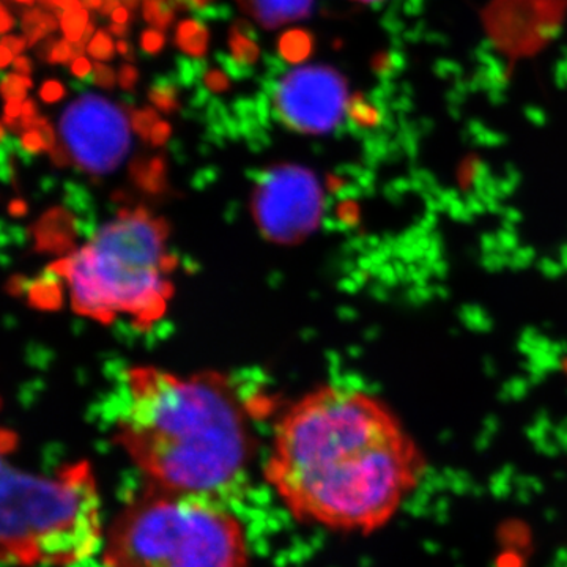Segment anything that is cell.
Instances as JSON below:
<instances>
[{
  "instance_id": "4",
  "label": "cell",
  "mask_w": 567,
  "mask_h": 567,
  "mask_svg": "<svg viewBox=\"0 0 567 567\" xmlns=\"http://www.w3.org/2000/svg\"><path fill=\"white\" fill-rule=\"evenodd\" d=\"M102 540V502L89 464L44 476L3 462V565H76L92 557Z\"/></svg>"
},
{
  "instance_id": "8",
  "label": "cell",
  "mask_w": 567,
  "mask_h": 567,
  "mask_svg": "<svg viewBox=\"0 0 567 567\" xmlns=\"http://www.w3.org/2000/svg\"><path fill=\"white\" fill-rule=\"evenodd\" d=\"M229 54L216 52L219 66L235 81L252 76V66L259 59L257 32L249 22L238 21L229 33Z\"/></svg>"
},
{
  "instance_id": "28",
  "label": "cell",
  "mask_w": 567,
  "mask_h": 567,
  "mask_svg": "<svg viewBox=\"0 0 567 567\" xmlns=\"http://www.w3.org/2000/svg\"><path fill=\"white\" fill-rule=\"evenodd\" d=\"M50 2L63 11L81 9L80 0H50Z\"/></svg>"
},
{
  "instance_id": "11",
  "label": "cell",
  "mask_w": 567,
  "mask_h": 567,
  "mask_svg": "<svg viewBox=\"0 0 567 567\" xmlns=\"http://www.w3.org/2000/svg\"><path fill=\"white\" fill-rule=\"evenodd\" d=\"M312 50V37L306 31L295 29L284 33L278 43L279 58L287 63L303 62Z\"/></svg>"
},
{
  "instance_id": "18",
  "label": "cell",
  "mask_w": 567,
  "mask_h": 567,
  "mask_svg": "<svg viewBox=\"0 0 567 567\" xmlns=\"http://www.w3.org/2000/svg\"><path fill=\"white\" fill-rule=\"evenodd\" d=\"M156 123H158V115L153 110H142L133 115V126L144 137H147L148 132L155 128Z\"/></svg>"
},
{
  "instance_id": "23",
  "label": "cell",
  "mask_w": 567,
  "mask_h": 567,
  "mask_svg": "<svg viewBox=\"0 0 567 567\" xmlns=\"http://www.w3.org/2000/svg\"><path fill=\"white\" fill-rule=\"evenodd\" d=\"M71 73H73V76L78 78V80L91 82V76L93 73L92 63L84 58L76 59V61L71 63Z\"/></svg>"
},
{
  "instance_id": "14",
  "label": "cell",
  "mask_w": 567,
  "mask_h": 567,
  "mask_svg": "<svg viewBox=\"0 0 567 567\" xmlns=\"http://www.w3.org/2000/svg\"><path fill=\"white\" fill-rule=\"evenodd\" d=\"M174 6L171 0H145L144 18L148 24L166 29L174 21Z\"/></svg>"
},
{
  "instance_id": "7",
  "label": "cell",
  "mask_w": 567,
  "mask_h": 567,
  "mask_svg": "<svg viewBox=\"0 0 567 567\" xmlns=\"http://www.w3.org/2000/svg\"><path fill=\"white\" fill-rule=\"evenodd\" d=\"M61 134L74 162L91 173L117 167L132 144L125 111L96 93H82L66 106Z\"/></svg>"
},
{
  "instance_id": "16",
  "label": "cell",
  "mask_w": 567,
  "mask_h": 567,
  "mask_svg": "<svg viewBox=\"0 0 567 567\" xmlns=\"http://www.w3.org/2000/svg\"><path fill=\"white\" fill-rule=\"evenodd\" d=\"M32 87V81L29 76H22V74L13 73L6 74L2 78V93L6 96L7 102L10 100H18V102H25V93Z\"/></svg>"
},
{
  "instance_id": "3",
  "label": "cell",
  "mask_w": 567,
  "mask_h": 567,
  "mask_svg": "<svg viewBox=\"0 0 567 567\" xmlns=\"http://www.w3.org/2000/svg\"><path fill=\"white\" fill-rule=\"evenodd\" d=\"M175 259L162 219L137 208L103 224L59 267L71 308L99 322L153 323L173 295Z\"/></svg>"
},
{
  "instance_id": "25",
  "label": "cell",
  "mask_w": 567,
  "mask_h": 567,
  "mask_svg": "<svg viewBox=\"0 0 567 567\" xmlns=\"http://www.w3.org/2000/svg\"><path fill=\"white\" fill-rule=\"evenodd\" d=\"M14 71L22 76H29L32 73V63L28 58H17L13 62Z\"/></svg>"
},
{
  "instance_id": "2",
  "label": "cell",
  "mask_w": 567,
  "mask_h": 567,
  "mask_svg": "<svg viewBox=\"0 0 567 567\" xmlns=\"http://www.w3.org/2000/svg\"><path fill=\"white\" fill-rule=\"evenodd\" d=\"M115 427L151 486L223 503L244 487L251 436L237 398L215 377L130 369Z\"/></svg>"
},
{
  "instance_id": "27",
  "label": "cell",
  "mask_w": 567,
  "mask_h": 567,
  "mask_svg": "<svg viewBox=\"0 0 567 567\" xmlns=\"http://www.w3.org/2000/svg\"><path fill=\"white\" fill-rule=\"evenodd\" d=\"M7 118H17L18 115H22V104L18 100H10L6 106Z\"/></svg>"
},
{
  "instance_id": "1",
  "label": "cell",
  "mask_w": 567,
  "mask_h": 567,
  "mask_svg": "<svg viewBox=\"0 0 567 567\" xmlns=\"http://www.w3.org/2000/svg\"><path fill=\"white\" fill-rule=\"evenodd\" d=\"M425 458L382 399L328 385L290 406L265 475L295 517L339 532H375L404 505Z\"/></svg>"
},
{
  "instance_id": "6",
  "label": "cell",
  "mask_w": 567,
  "mask_h": 567,
  "mask_svg": "<svg viewBox=\"0 0 567 567\" xmlns=\"http://www.w3.org/2000/svg\"><path fill=\"white\" fill-rule=\"evenodd\" d=\"M267 70L256 95L262 117L303 134H327L349 112V85L339 71L324 65L286 70L282 59L265 58Z\"/></svg>"
},
{
  "instance_id": "12",
  "label": "cell",
  "mask_w": 567,
  "mask_h": 567,
  "mask_svg": "<svg viewBox=\"0 0 567 567\" xmlns=\"http://www.w3.org/2000/svg\"><path fill=\"white\" fill-rule=\"evenodd\" d=\"M178 91H181V84L175 80L174 73H171L166 76H156L153 80L148 96L159 111L171 114V112L177 111Z\"/></svg>"
},
{
  "instance_id": "22",
  "label": "cell",
  "mask_w": 567,
  "mask_h": 567,
  "mask_svg": "<svg viewBox=\"0 0 567 567\" xmlns=\"http://www.w3.org/2000/svg\"><path fill=\"white\" fill-rule=\"evenodd\" d=\"M137 80H140V73L133 65H123L118 71V82H121L123 91H132Z\"/></svg>"
},
{
  "instance_id": "19",
  "label": "cell",
  "mask_w": 567,
  "mask_h": 567,
  "mask_svg": "<svg viewBox=\"0 0 567 567\" xmlns=\"http://www.w3.org/2000/svg\"><path fill=\"white\" fill-rule=\"evenodd\" d=\"M164 47V35L156 29H148L142 33L141 48L147 55L158 54Z\"/></svg>"
},
{
  "instance_id": "5",
  "label": "cell",
  "mask_w": 567,
  "mask_h": 567,
  "mask_svg": "<svg viewBox=\"0 0 567 567\" xmlns=\"http://www.w3.org/2000/svg\"><path fill=\"white\" fill-rule=\"evenodd\" d=\"M106 567H248L245 532L218 499L151 486L123 507L104 543Z\"/></svg>"
},
{
  "instance_id": "10",
  "label": "cell",
  "mask_w": 567,
  "mask_h": 567,
  "mask_svg": "<svg viewBox=\"0 0 567 567\" xmlns=\"http://www.w3.org/2000/svg\"><path fill=\"white\" fill-rule=\"evenodd\" d=\"M175 43L192 58H200L207 52L208 31L200 20L183 21L175 33Z\"/></svg>"
},
{
  "instance_id": "38",
  "label": "cell",
  "mask_w": 567,
  "mask_h": 567,
  "mask_svg": "<svg viewBox=\"0 0 567 567\" xmlns=\"http://www.w3.org/2000/svg\"><path fill=\"white\" fill-rule=\"evenodd\" d=\"M357 2H361V3H374V2H379V0H357Z\"/></svg>"
},
{
  "instance_id": "20",
  "label": "cell",
  "mask_w": 567,
  "mask_h": 567,
  "mask_svg": "<svg viewBox=\"0 0 567 567\" xmlns=\"http://www.w3.org/2000/svg\"><path fill=\"white\" fill-rule=\"evenodd\" d=\"M92 84L99 85L102 89H112L115 84V73L110 66L104 63H96L93 66V73L91 76Z\"/></svg>"
},
{
  "instance_id": "36",
  "label": "cell",
  "mask_w": 567,
  "mask_h": 567,
  "mask_svg": "<svg viewBox=\"0 0 567 567\" xmlns=\"http://www.w3.org/2000/svg\"><path fill=\"white\" fill-rule=\"evenodd\" d=\"M85 7L93 10H102L103 0H82Z\"/></svg>"
},
{
  "instance_id": "17",
  "label": "cell",
  "mask_w": 567,
  "mask_h": 567,
  "mask_svg": "<svg viewBox=\"0 0 567 567\" xmlns=\"http://www.w3.org/2000/svg\"><path fill=\"white\" fill-rule=\"evenodd\" d=\"M87 51L96 61H110L114 55V41L106 31H99L89 43Z\"/></svg>"
},
{
  "instance_id": "15",
  "label": "cell",
  "mask_w": 567,
  "mask_h": 567,
  "mask_svg": "<svg viewBox=\"0 0 567 567\" xmlns=\"http://www.w3.org/2000/svg\"><path fill=\"white\" fill-rule=\"evenodd\" d=\"M62 31L66 40L80 41L89 25L87 11L82 9L63 11L61 17Z\"/></svg>"
},
{
  "instance_id": "34",
  "label": "cell",
  "mask_w": 567,
  "mask_h": 567,
  "mask_svg": "<svg viewBox=\"0 0 567 567\" xmlns=\"http://www.w3.org/2000/svg\"><path fill=\"white\" fill-rule=\"evenodd\" d=\"M13 28V20H11L9 11H7L6 7L2 9V32H9V29Z\"/></svg>"
},
{
  "instance_id": "31",
  "label": "cell",
  "mask_w": 567,
  "mask_h": 567,
  "mask_svg": "<svg viewBox=\"0 0 567 567\" xmlns=\"http://www.w3.org/2000/svg\"><path fill=\"white\" fill-rule=\"evenodd\" d=\"M115 48H117V51L121 52L123 58L128 59V61H133V48L130 47L125 40L118 41V43L115 44Z\"/></svg>"
},
{
  "instance_id": "37",
  "label": "cell",
  "mask_w": 567,
  "mask_h": 567,
  "mask_svg": "<svg viewBox=\"0 0 567 567\" xmlns=\"http://www.w3.org/2000/svg\"><path fill=\"white\" fill-rule=\"evenodd\" d=\"M122 2L125 3L126 7H130V9H136L140 0H122Z\"/></svg>"
},
{
  "instance_id": "35",
  "label": "cell",
  "mask_w": 567,
  "mask_h": 567,
  "mask_svg": "<svg viewBox=\"0 0 567 567\" xmlns=\"http://www.w3.org/2000/svg\"><path fill=\"white\" fill-rule=\"evenodd\" d=\"M2 65L6 66V65H9L11 59H13V52H11L9 50V48L7 47H3L2 44Z\"/></svg>"
},
{
  "instance_id": "33",
  "label": "cell",
  "mask_w": 567,
  "mask_h": 567,
  "mask_svg": "<svg viewBox=\"0 0 567 567\" xmlns=\"http://www.w3.org/2000/svg\"><path fill=\"white\" fill-rule=\"evenodd\" d=\"M111 32L117 35L118 39H125L126 33H128V28H126V24H117V22H114V24L111 25Z\"/></svg>"
},
{
  "instance_id": "26",
  "label": "cell",
  "mask_w": 567,
  "mask_h": 567,
  "mask_svg": "<svg viewBox=\"0 0 567 567\" xmlns=\"http://www.w3.org/2000/svg\"><path fill=\"white\" fill-rule=\"evenodd\" d=\"M169 134V125L167 123L158 122L155 125V128L152 130V140L159 144V142L164 141V137Z\"/></svg>"
},
{
  "instance_id": "39",
  "label": "cell",
  "mask_w": 567,
  "mask_h": 567,
  "mask_svg": "<svg viewBox=\"0 0 567 567\" xmlns=\"http://www.w3.org/2000/svg\"><path fill=\"white\" fill-rule=\"evenodd\" d=\"M18 2L31 3V2H32V0H18Z\"/></svg>"
},
{
  "instance_id": "13",
  "label": "cell",
  "mask_w": 567,
  "mask_h": 567,
  "mask_svg": "<svg viewBox=\"0 0 567 567\" xmlns=\"http://www.w3.org/2000/svg\"><path fill=\"white\" fill-rule=\"evenodd\" d=\"M22 29L25 32V39L29 44H35L37 40L54 31L55 20L51 14L41 13V11H29L22 18Z\"/></svg>"
},
{
  "instance_id": "24",
  "label": "cell",
  "mask_w": 567,
  "mask_h": 567,
  "mask_svg": "<svg viewBox=\"0 0 567 567\" xmlns=\"http://www.w3.org/2000/svg\"><path fill=\"white\" fill-rule=\"evenodd\" d=\"M2 44L3 47L9 48L13 54H20V52L25 48V40L18 39V37H6Z\"/></svg>"
},
{
  "instance_id": "9",
  "label": "cell",
  "mask_w": 567,
  "mask_h": 567,
  "mask_svg": "<svg viewBox=\"0 0 567 567\" xmlns=\"http://www.w3.org/2000/svg\"><path fill=\"white\" fill-rule=\"evenodd\" d=\"M238 3L264 28L275 29L306 20L312 13L315 0H238Z\"/></svg>"
},
{
  "instance_id": "21",
  "label": "cell",
  "mask_w": 567,
  "mask_h": 567,
  "mask_svg": "<svg viewBox=\"0 0 567 567\" xmlns=\"http://www.w3.org/2000/svg\"><path fill=\"white\" fill-rule=\"evenodd\" d=\"M40 95L44 102L55 103L59 102V100H62V96L65 95V91H63L61 82L48 81L44 82L43 87H41Z\"/></svg>"
},
{
  "instance_id": "29",
  "label": "cell",
  "mask_w": 567,
  "mask_h": 567,
  "mask_svg": "<svg viewBox=\"0 0 567 567\" xmlns=\"http://www.w3.org/2000/svg\"><path fill=\"white\" fill-rule=\"evenodd\" d=\"M22 118H24V121L37 118V107L32 100H28V102L22 104Z\"/></svg>"
},
{
  "instance_id": "32",
  "label": "cell",
  "mask_w": 567,
  "mask_h": 567,
  "mask_svg": "<svg viewBox=\"0 0 567 567\" xmlns=\"http://www.w3.org/2000/svg\"><path fill=\"white\" fill-rule=\"evenodd\" d=\"M122 0H103L102 11L104 14H112L121 6Z\"/></svg>"
},
{
  "instance_id": "30",
  "label": "cell",
  "mask_w": 567,
  "mask_h": 567,
  "mask_svg": "<svg viewBox=\"0 0 567 567\" xmlns=\"http://www.w3.org/2000/svg\"><path fill=\"white\" fill-rule=\"evenodd\" d=\"M130 20V11L123 9V7H118L117 10L112 13V21L117 22V24H126Z\"/></svg>"
}]
</instances>
